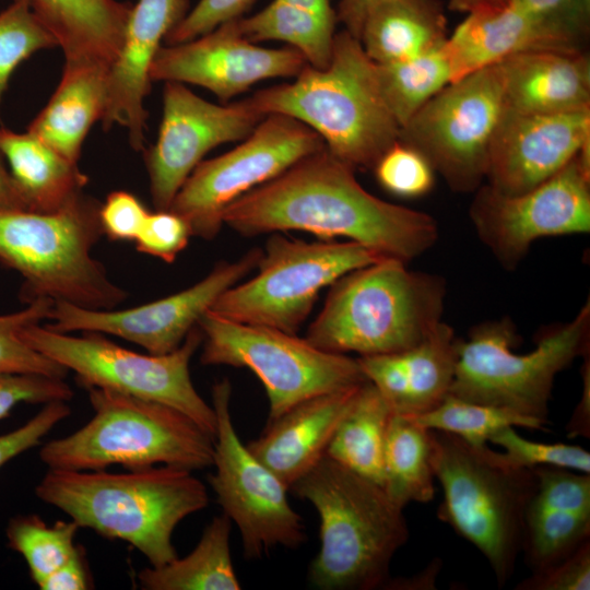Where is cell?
<instances>
[{
  "instance_id": "obj_1",
  "label": "cell",
  "mask_w": 590,
  "mask_h": 590,
  "mask_svg": "<svg viewBox=\"0 0 590 590\" xmlns=\"http://www.w3.org/2000/svg\"><path fill=\"white\" fill-rule=\"evenodd\" d=\"M355 170L324 146L234 201L223 224L246 237L302 231L346 238L405 263L436 244L433 216L374 196Z\"/></svg>"
},
{
  "instance_id": "obj_2",
  "label": "cell",
  "mask_w": 590,
  "mask_h": 590,
  "mask_svg": "<svg viewBox=\"0 0 590 590\" xmlns=\"http://www.w3.org/2000/svg\"><path fill=\"white\" fill-rule=\"evenodd\" d=\"M37 497L79 527L128 542L151 566L175 558V528L209 505L205 485L189 469L162 465L125 473L48 469Z\"/></svg>"
},
{
  "instance_id": "obj_3",
  "label": "cell",
  "mask_w": 590,
  "mask_h": 590,
  "mask_svg": "<svg viewBox=\"0 0 590 590\" xmlns=\"http://www.w3.org/2000/svg\"><path fill=\"white\" fill-rule=\"evenodd\" d=\"M288 491L319 518L309 582L320 590L386 589L391 560L410 532L403 508L382 486L324 456Z\"/></svg>"
},
{
  "instance_id": "obj_4",
  "label": "cell",
  "mask_w": 590,
  "mask_h": 590,
  "mask_svg": "<svg viewBox=\"0 0 590 590\" xmlns=\"http://www.w3.org/2000/svg\"><path fill=\"white\" fill-rule=\"evenodd\" d=\"M264 115L293 117L354 169H373L399 139L400 127L378 87L375 62L345 30L335 33L329 64H306L293 82L250 96Z\"/></svg>"
},
{
  "instance_id": "obj_5",
  "label": "cell",
  "mask_w": 590,
  "mask_h": 590,
  "mask_svg": "<svg viewBox=\"0 0 590 590\" xmlns=\"http://www.w3.org/2000/svg\"><path fill=\"white\" fill-rule=\"evenodd\" d=\"M406 264L384 258L339 278L305 339L329 353L359 356L418 344L441 321L446 282Z\"/></svg>"
},
{
  "instance_id": "obj_6",
  "label": "cell",
  "mask_w": 590,
  "mask_h": 590,
  "mask_svg": "<svg viewBox=\"0 0 590 590\" xmlns=\"http://www.w3.org/2000/svg\"><path fill=\"white\" fill-rule=\"evenodd\" d=\"M429 433L434 474L442 488L437 518L476 547L502 588L521 554L536 475L508 463L487 445L474 447L448 433Z\"/></svg>"
},
{
  "instance_id": "obj_7",
  "label": "cell",
  "mask_w": 590,
  "mask_h": 590,
  "mask_svg": "<svg viewBox=\"0 0 590 590\" xmlns=\"http://www.w3.org/2000/svg\"><path fill=\"white\" fill-rule=\"evenodd\" d=\"M101 202L82 193L49 213L0 210V262L23 278L21 297L109 310L127 298L92 257L103 235Z\"/></svg>"
},
{
  "instance_id": "obj_8",
  "label": "cell",
  "mask_w": 590,
  "mask_h": 590,
  "mask_svg": "<svg viewBox=\"0 0 590 590\" xmlns=\"http://www.w3.org/2000/svg\"><path fill=\"white\" fill-rule=\"evenodd\" d=\"M93 417L39 450L48 469L129 470L155 464L191 471L212 465L214 437L182 412L110 389L86 387Z\"/></svg>"
},
{
  "instance_id": "obj_9",
  "label": "cell",
  "mask_w": 590,
  "mask_h": 590,
  "mask_svg": "<svg viewBox=\"0 0 590 590\" xmlns=\"http://www.w3.org/2000/svg\"><path fill=\"white\" fill-rule=\"evenodd\" d=\"M519 341L508 318L480 323L467 339L457 338L449 394L508 409L546 425L556 375L589 353V302L571 320L544 330L529 353L514 352Z\"/></svg>"
},
{
  "instance_id": "obj_10",
  "label": "cell",
  "mask_w": 590,
  "mask_h": 590,
  "mask_svg": "<svg viewBox=\"0 0 590 590\" xmlns=\"http://www.w3.org/2000/svg\"><path fill=\"white\" fill-rule=\"evenodd\" d=\"M21 337L37 352L72 370L84 388H105L164 403L214 437V409L198 393L190 377V361L203 341L198 326L178 349L163 355L127 350L98 332L74 337L39 323L24 328Z\"/></svg>"
},
{
  "instance_id": "obj_11",
  "label": "cell",
  "mask_w": 590,
  "mask_h": 590,
  "mask_svg": "<svg viewBox=\"0 0 590 590\" xmlns=\"http://www.w3.org/2000/svg\"><path fill=\"white\" fill-rule=\"evenodd\" d=\"M203 334L200 362L251 370L269 400L268 421L319 394L367 381L357 358L315 347L278 329L232 321L212 310L198 322Z\"/></svg>"
},
{
  "instance_id": "obj_12",
  "label": "cell",
  "mask_w": 590,
  "mask_h": 590,
  "mask_svg": "<svg viewBox=\"0 0 590 590\" xmlns=\"http://www.w3.org/2000/svg\"><path fill=\"white\" fill-rule=\"evenodd\" d=\"M384 258L389 257L350 240L305 241L272 233L258 273L225 291L210 310L232 321L296 334L322 288Z\"/></svg>"
},
{
  "instance_id": "obj_13",
  "label": "cell",
  "mask_w": 590,
  "mask_h": 590,
  "mask_svg": "<svg viewBox=\"0 0 590 590\" xmlns=\"http://www.w3.org/2000/svg\"><path fill=\"white\" fill-rule=\"evenodd\" d=\"M505 109L494 63L447 84L400 129L398 140L422 153L453 191L474 192L485 180Z\"/></svg>"
},
{
  "instance_id": "obj_14",
  "label": "cell",
  "mask_w": 590,
  "mask_h": 590,
  "mask_svg": "<svg viewBox=\"0 0 590 590\" xmlns=\"http://www.w3.org/2000/svg\"><path fill=\"white\" fill-rule=\"evenodd\" d=\"M227 378L213 385L216 415L212 465L208 482L225 514L238 528L247 560H259L278 547L297 548L307 541L300 515L290 504L288 487L244 445L235 429Z\"/></svg>"
},
{
  "instance_id": "obj_15",
  "label": "cell",
  "mask_w": 590,
  "mask_h": 590,
  "mask_svg": "<svg viewBox=\"0 0 590 590\" xmlns=\"http://www.w3.org/2000/svg\"><path fill=\"white\" fill-rule=\"evenodd\" d=\"M324 146L322 139L297 119L269 114L234 149L199 163L168 210L187 222L192 236L212 240L224 225L228 205Z\"/></svg>"
},
{
  "instance_id": "obj_16",
  "label": "cell",
  "mask_w": 590,
  "mask_h": 590,
  "mask_svg": "<svg viewBox=\"0 0 590 590\" xmlns=\"http://www.w3.org/2000/svg\"><path fill=\"white\" fill-rule=\"evenodd\" d=\"M469 215L480 240L506 270H514L543 237L590 232V169L578 154L558 173L519 194L481 185Z\"/></svg>"
},
{
  "instance_id": "obj_17",
  "label": "cell",
  "mask_w": 590,
  "mask_h": 590,
  "mask_svg": "<svg viewBox=\"0 0 590 590\" xmlns=\"http://www.w3.org/2000/svg\"><path fill=\"white\" fill-rule=\"evenodd\" d=\"M266 116L250 96L220 105L198 96L186 84L164 82L157 139L144 151L155 210L169 209L185 180L211 150L244 140Z\"/></svg>"
},
{
  "instance_id": "obj_18",
  "label": "cell",
  "mask_w": 590,
  "mask_h": 590,
  "mask_svg": "<svg viewBox=\"0 0 590 590\" xmlns=\"http://www.w3.org/2000/svg\"><path fill=\"white\" fill-rule=\"evenodd\" d=\"M263 250L252 248L239 259L220 261L201 281L176 294L122 310H95L54 302L46 327L111 334L163 355L178 349L217 298L257 268Z\"/></svg>"
},
{
  "instance_id": "obj_19",
  "label": "cell",
  "mask_w": 590,
  "mask_h": 590,
  "mask_svg": "<svg viewBox=\"0 0 590 590\" xmlns=\"http://www.w3.org/2000/svg\"><path fill=\"white\" fill-rule=\"evenodd\" d=\"M306 64L293 47L267 48L250 42L234 20L194 39L163 45L152 62L150 79L152 83L198 85L228 103L260 81L295 78Z\"/></svg>"
},
{
  "instance_id": "obj_20",
  "label": "cell",
  "mask_w": 590,
  "mask_h": 590,
  "mask_svg": "<svg viewBox=\"0 0 590 590\" xmlns=\"http://www.w3.org/2000/svg\"><path fill=\"white\" fill-rule=\"evenodd\" d=\"M590 141V108L559 114L505 109L494 133L485 180L504 194L528 191L564 168Z\"/></svg>"
},
{
  "instance_id": "obj_21",
  "label": "cell",
  "mask_w": 590,
  "mask_h": 590,
  "mask_svg": "<svg viewBox=\"0 0 590 590\" xmlns=\"http://www.w3.org/2000/svg\"><path fill=\"white\" fill-rule=\"evenodd\" d=\"M589 30L567 20L523 11L512 3L469 13L446 39L452 82L526 51H585Z\"/></svg>"
},
{
  "instance_id": "obj_22",
  "label": "cell",
  "mask_w": 590,
  "mask_h": 590,
  "mask_svg": "<svg viewBox=\"0 0 590 590\" xmlns=\"http://www.w3.org/2000/svg\"><path fill=\"white\" fill-rule=\"evenodd\" d=\"M188 7V0H138L126 24L121 50L108 70L103 129L123 127L135 151H143L145 144L144 99L151 91L152 62Z\"/></svg>"
},
{
  "instance_id": "obj_23",
  "label": "cell",
  "mask_w": 590,
  "mask_h": 590,
  "mask_svg": "<svg viewBox=\"0 0 590 590\" xmlns=\"http://www.w3.org/2000/svg\"><path fill=\"white\" fill-rule=\"evenodd\" d=\"M457 338L442 320L415 346L402 352L358 356L367 378L392 413H426L449 394L457 361Z\"/></svg>"
},
{
  "instance_id": "obj_24",
  "label": "cell",
  "mask_w": 590,
  "mask_h": 590,
  "mask_svg": "<svg viewBox=\"0 0 590 590\" xmlns=\"http://www.w3.org/2000/svg\"><path fill=\"white\" fill-rule=\"evenodd\" d=\"M364 384V382H363ZM362 384V385H363ZM362 385L307 399L267 422L248 450L290 489L324 456Z\"/></svg>"
},
{
  "instance_id": "obj_25",
  "label": "cell",
  "mask_w": 590,
  "mask_h": 590,
  "mask_svg": "<svg viewBox=\"0 0 590 590\" xmlns=\"http://www.w3.org/2000/svg\"><path fill=\"white\" fill-rule=\"evenodd\" d=\"M506 109L559 114L590 108V60L586 51L532 50L497 62Z\"/></svg>"
},
{
  "instance_id": "obj_26",
  "label": "cell",
  "mask_w": 590,
  "mask_h": 590,
  "mask_svg": "<svg viewBox=\"0 0 590 590\" xmlns=\"http://www.w3.org/2000/svg\"><path fill=\"white\" fill-rule=\"evenodd\" d=\"M108 70L96 63L64 61L56 91L26 131L78 163L90 129L105 113Z\"/></svg>"
},
{
  "instance_id": "obj_27",
  "label": "cell",
  "mask_w": 590,
  "mask_h": 590,
  "mask_svg": "<svg viewBox=\"0 0 590 590\" xmlns=\"http://www.w3.org/2000/svg\"><path fill=\"white\" fill-rule=\"evenodd\" d=\"M64 61L107 68L118 57L132 5L117 0H30Z\"/></svg>"
},
{
  "instance_id": "obj_28",
  "label": "cell",
  "mask_w": 590,
  "mask_h": 590,
  "mask_svg": "<svg viewBox=\"0 0 590 590\" xmlns=\"http://www.w3.org/2000/svg\"><path fill=\"white\" fill-rule=\"evenodd\" d=\"M0 153L30 211L56 212L80 197L88 181L78 163L27 131L1 127Z\"/></svg>"
},
{
  "instance_id": "obj_29",
  "label": "cell",
  "mask_w": 590,
  "mask_h": 590,
  "mask_svg": "<svg viewBox=\"0 0 590 590\" xmlns=\"http://www.w3.org/2000/svg\"><path fill=\"white\" fill-rule=\"evenodd\" d=\"M439 0H377L368 9L358 40L375 63L417 57L447 39Z\"/></svg>"
},
{
  "instance_id": "obj_30",
  "label": "cell",
  "mask_w": 590,
  "mask_h": 590,
  "mask_svg": "<svg viewBox=\"0 0 590 590\" xmlns=\"http://www.w3.org/2000/svg\"><path fill=\"white\" fill-rule=\"evenodd\" d=\"M232 520L215 516L205 527L196 547L185 557L138 574L144 590H239L233 565L229 535Z\"/></svg>"
},
{
  "instance_id": "obj_31",
  "label": "cell",
  "mask_w": 590,
  "mask_h": 590,
  "mask_svg": "<svg viewBox=\"0 0 590 590\" xmlns=\"http://www.w3.org/2000/svg\"><path fill=\"white\" fill-rule=\"evenodd\" d=\"M392 411L370 381H365L337 427L326 456L382 486L384 447Z\"/></svg>"
},
{
  "instance_id": "obj_32",
  "label": "cell",
  "mask_w": 590,
  "mask_h": 590,
  "mask_svg": "<svg viewBox=\"0 0 590 590\" xmlns=\"http://www.w3.org/2000/svg\"><path fill=\"white\" fill-rule=\"evenodd\" d=\"M429 429L410 416H390L384 447L382 488L401 508L435 496Z\"/></svg>"
},
{
  "instance_id": "obj_33",
  "label": "cell",
  "mask_w": 590,
  "mask_h": 590,
  "mask_svg": "<svg viewBox=\"0 0 590 590\" xmlns=\"http://www.w3.org/2000/svg\"><path fill=\"white\" fill-rule=\"evenodd\" d=\"M335 16H324L273 0L261 11L237 20L240 33L250 42H284L298 50L307 64L326 68L332 56Z\"/></svg>"
},
{
  "instance_id": "obj_34",
  "label": "cell",
  "mask_w": 590,
  "mask_h": 590,
  "mask_svg": "<svg viewBox=\"0 0 590 590\" xmlns=\"http://www.w3.org/2000/svg\"><path fill=\"white\" fill-rule=\"evenodd\" d=\"M381 96L400 129L447 84L452 70L446 42L417 57L375 63Z\"/></svg>"
},
{
  "instance_id": "obj_35",
  "label": "cell",
  "mask_w": 590,
  "mask_h": 590,
  "mask_svg": "<svg viewBox=\"0 0 590 590\" xmlns=\"http://www.w3.org/2000/svg\"><path fill=\"white\" fill-rule=\"evenodd\" d=\"M410 417L427 429L455 435L474 447L486 446L495 433L508 426L545 429V424L536 418L450 394L433 410Z\"/></svg>"
},
{
  "instance_id": "obj_36",
  "label": "cell",
  "mask_w": 590,
  "mask_h": 590,
  "mask_svg": "<svg viewBox=\"0 0 590 590\" xmlns=\"http://www.w3.org/2000/svg\"><path fill=\"white\" fill-rule=\"evenodd\" d=\"M79 528L73 520L47 524L36 515H21L10 519L5 535L8 546L23 556L39 586L75 553Z\"/></svg>"
},
{
  "instance_id": "obj_37",
  "label": "cell",
  "mask_w": 590,
  "mask_h": 590,
  "mask_svg": "<svg viewBox=\"0 0 590 590\" xmlns=\"http://www.w3.org/2000/svg\"><path fill=\"white\" fill-rule=\"evenodd\" d=\"M590 540V510H527L521 553L532 571L570 555Z\"/></svg>"
},
{
  "instance_id": "obj_38",
  "label": "cell",
  "mask_w": 590,
  "mask_h": 590,
  "mask_svg": "<svg viewBox=\"0 0 590 590\" xmlns=\"http://www.w3.org/2000/svg\"><path fill=\"white\" fill-rule=\"evenodd\" d=\"M54 300L38 297L20 311L0 315V374H38L55 378L69 370L30 346L21 337L24 328L49 319Z\"/></svg>"
},
{
  "instance_id": "obj_39",
  "label": "cell",
  "mask_w": 590,
  "mask_h": 590,
  "mask_svg": "<svg viewBox=\"0 0 590 590\" xmlns=\"http://www.w3.org/2000/svg\"><path fill=\"white\" fill-rule=\"evenodd\" d=\"M58 42L34 12L30 0H12L0 12V106L14 70Z\"/></svg>"
},
{
  "instance_id": "obj_40",
  "label": "cell",
  "mask_w": 590,
  "mask_h": 590,
  "mask_svg": "<svg viewBox=\"0 0 590 590\" xmlns=\"http://www.w3.org/2000/svg\"><path fill=\"white\" fill-rule=\"evenodd\" d=\"M489 442L500 446L505 460L518 468L556 467L590 473V453L577 445L532 441L512 426L495 433Z\"/></svg>"
},
{
  "instance_id": "obj_41",
  "label": "cell",
  "mask_w": 590,
  "mask_h": 590,
  "mask_svg": "<svg viewBox=\"0 0 590 590\" xmlns=\"http://www.w3.org/2000/svg\"><path fill=\"white\" fill-rule=\"evenodd\" d=\"M378 184L388 192L416 198L434 186V169L425 156L414 148L397 141L373 167Z\"/></svg>"
},
{
  "instance_id": "obj_42",
  "label": "cell",
  "mask_w": 590,
  "mask_h": 590,
  "mask_svg": "<svg viewBox=\"0 0 590 590\" xmlns=\"http://www.w3.org/2000/svg\"><path fill=\"white\" fill-rule=\"evenodd\" d=\"M536 489L527 510H590V473L536 467Z\"/></svg>"
},
{
  "instance_id": "obj_43",
  "label": "cell",
  "mask_w": 590,
  "mask_h": 590,
  "mask_svg": "<svg viewBox=\"0 0 590 590\" xmlns=\"http://www.w3.org/2000/svg\"><path fill=\"white\" fill-rule=\"evenodd\" d=\"M73 390L62 378L38 374H0V420L21 403L69 401Z\"/></svg>"
},
{
  "instance_id": "obj_44",
  "label": "cell",
  "mask_w": 590,
  "mask_h": 590,
  "mask_svg": "<svg viewBox=\"0 0 590 590\" xmlns=\"http://www.w3.org/2000/svg\"><path fill=\"white\" fill-rule=\"evenodd\" d=\"M191 236L187 222L165 210L150 212L134 240L138 251L172 263L187 247Z\"/></svg>"
},
{
  "instance_id": "obj_45",
  "label": "cell",
  "mask_w": 590,
  "mask_h": 590,
  "mask_svg": "<svg viewBox=\"0 0 590 590\" xmlns=\"http://www.w3.org/2000/svg\"><path fill=\"white\" fill-rule=\"evenodd\" d=\"M256 0H199L172 28L165 45H176L206 34L223 23L238 20Z\"/></svg>"
},
{
  "instance_id": "obj_46",
  "label": "cell",
  "mask_w": 590,
  "mask_h": 590,
  "mask_svg": "<svg viewBox=\"0 0 590 590\" xmlns=\"http://www.w3.org/2000/svg\"><path fill=\"white\" fill-rule=\"evenodd\" d=\"M516 590H589L590 540L564 559L521 580Z\"/></svg>"
},
{
  "instance_id": "obj_47",
  "label": "cell",
  "mask_w": 590,
  "mask_h": 590,
  "mask_svg": "<svg viewBox=\"0 0 590 590\" xmlns=\"http://www.w3.org/2000/svg\"><path fill=\"white\" fill-rule=\"evenodd\" d=\"M71 414L67 401H52L22 426L0 435V469L21 453L40 444L58 423Z\"/></svg>"
},
{
  "instance_id": "obj_48",
  "label": "cell",
  "mask_w": 590,
  "mask_h": 590,
  "mask_svg": "<svg viewBox=\"0 0 590 590\" xmlns=\"http://www.w3.org/2000/svg\"><path fill=\"white\" fill-rule=\"evenodd\" d=\"M149 213L134 194L123 190L113 191L99 208L103 234L113 240H134Z\"/></svg>"
},
{
  "instance_id": "obj_49",
  "label": "cell",
  "mask_w": 590,
  "mask_h": 590,
  "mask_svg": "<svg viewBox=\"0 0 590 590\" xmlns=\"http://www.w3.org/2000/svg\"><path fill=\"white\" fill-rule=\"evenodd\" d=\"M92 587L85 553L81 545H78L75 553L38 586L42 590H85Z\"/></svg>"
},
{
  "instance_id": "obj_50",
  "label": "cell",
  "mask_w": 590,
  "mask_h": 590,
  "mask_svg": "<svg viewBox=\"0 0 590 590\" xmlns=\"http://www.w3.org/2000/svg\"><path fill=\"white\" fill-rule=\"evenodd\" d=\"M519 9L590 26V0H511Z\"/></svg>"
},
{
  "instance_id": "obj_51",
  "label": "cell",
  "mask_w": 590,
  "mask_h": 590,
  "mask_svg": "<svg viewBox=\"0 0 590 590\" xmlns=\"http://www.w3.org/2000/svg\"><path fill=\"white\" fill-rule=\"evenodd\" d=\"M582 393L574 413L566 425L567 435L570 438L590 437V363L589 353L582 356Z\"/></svg>"
},
{
  "instance_id": "obj_52",
  "label": "cell",
  "mask_w": 590,
  "mask_h": 590,
  "mask_svg": "<svg viewBox=\"0 0 590 590\" xmlns=\"http://www.w3.org/2000/svg\"><path fill=\"white\" fill-rule=\"evenodd\" d=\"M377 0H340L337 20L344 25V30L359 38L362 25L368 9Z\"/></svg>"
},
{
  "instance_id": "obj_53",
  "label": "cell",
  "mask_w": 590,
  "mask_h": 590,
  "mask_svg": "<svg viewBox=\"0 0 590 590\" xmlns=\"http://www.w3.org/2000/svg\"><path fill=\"white\" fill-rule=\"evenodd\" d=\"M441 563L435 559L429 566L412 577H397L389 580L386 589L389 590H429L436 588V579Z\"/></svg>"
},
{
  "instance_id": "obj_54",
  "label": "cell",
  "mask_w": 590,
  "mask_h": 590,
  "mask_svg": "<svg viewBox=\"0 0 590 590\" xmlns=\"http://www.w3.org/2000/svg\"><path fill=\"white\" fill-rule=\"evenodd\" d=\"M0 210H27L0 153Z\"/></svg>"
},
{
  "instance_id": "obj_55",
  "label": "cell",
  "mask_w": 590,
  "mask_h": 590,
  "mask_svg": "<svg viewBox=\"0 0 590 590\" xmlns=\"http://www.w3.org/2000/svg\"><path fill=\"white\" fill-rule=\"evenodd\" d=\"M511 0H449L448 8L460 13H472L508 5Z\"/></svg>"
},
{
  "instance_id": "obj_56",
  "label": "cell",
  "mask_w": 590,
  "mask_h": 590,
  "mask_svg": "<svg viewBox=\"0 0 590 590\" xmlns=\"http://www.w3.org/2000/svg\"><path fill=\"white\" fill-rule=\"evenodd\" d=\"M286 4L304 9L324 16H335L337 13L331 5L330 0H279Z\"/></svg>"
}]
</instances>
